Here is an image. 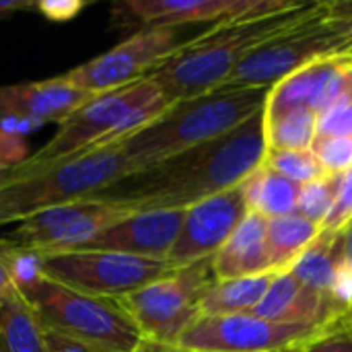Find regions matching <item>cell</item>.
I'll use <instances>...</instances> for the list:
<instances>
[{"instance_id": "obj_5", "label": "cell", "mask_w": 352, "mask_h": 352, "mask_svg": "<svg viewBox=\"0 0 352 352\" xmlns=\"http://www.w3.org/2000/svg\"><path fill=\"white\" fill-rule=\"evenodd\" d=\"M169 105L171 101L148 76L126 87L93 95L60 124L58 132L37 153L29 155L21 165H50L87 151L118 144L155 122Z\"/></svg>"}, {"instance_id": "obj_20", "label": "cell", "mask_w": 352, "mask_h": 352, "mask_svg": "<svg viewBox=\"0 0 352 352\" xmlns=\"http://www.w3.org/2000/svg\"><path fill=\"white\" fill-rule=\"evenodd\" d=\"M346 260L349 256H346L344 229L342 231L320 229V233L309 243V248L299 256V260L287 272H291L293 278L303 287L330 297L334 278Z\"/></svg>"}, {"instance_id": "obj_15", "label": "cell", "mask_w": 352, "mask_h": 352, "mask_svg": "<svg viewBox=\"0 0 352 352\" xmlns=\"http://www.w3.org/2000/svg\"><path fill=\"white\" fill-rule=\"evenodd\" d=\"M186 210L130 212L78 250H105L148 260H165L182 231Z\"/></svg>"}, {"instance_id": "obj_32", "label": "cell", "mask_w": 352, "mask_h": 352, "mask_svg": "<svg viewBox=\"0 0 352 352\" xmlns=\"http://www.w3.org/2000/svg\"><path fill=\"white\" fill-rule=\"evenodd\" d=\"M19 258V250L10 245L4 237H0V301L16 291L14 283V264Z\"/></svg>"}, {"instance_id": "obj_12", "label": "cell", "mask_w": 352, "mask_h": 352, "mask_svg": "<svg viewBox=\"0 0 352 352\" xmlns=\"http://www.w3.org/2000/svg\"><path fill=\"white\" fill-rule=\"evenodd\" d=\"M126 214L130 212L109 202L95 198L78 200L47 208L21 221L4 239L19 252L29 254L78 250Z\"/></svg>"}, {"instance_id": "obj_3", "label": "cell", "mask_w": 352, "mask_h": 352, "mask_svg": "<svg viewBox=\"0 0 352 352\" xmlns=\"http://www.w3.org/2000/svg\"><path fill=\"white\" fill-rule=\"evenodd\" d=\"M268 91L221 87L194 99L173 101L155 122L118 142V146L130 171L151 167L235 130L264 109Z\"/></svg>"}, {"instance_id": "obj_18", "label": "cell", "mask_w": 352, "mask_h": 352, "mask_svg": "<svg viewBox=\"0 0 352 352\" xmlns=\"http://www.w3.org/2000/svg\"><path fill=\"white\" fill-rule=\"evenodd\" d=\"M217 280L274 274L266 243V219L248 212L225 245L212 256Z\"/></svg>"}, {"instance_id": "obj_31", "label": "cell", "mask_w": 352, "mask_h": 352, "mask_svg": "<svg viewBox=\"0 0 352 352\" xmlns=\"http://www.w3.org/2000/svg\"><path fill=\"white\" fill-rule=\"evenodd\" d=\"M85 8H87V2H80V0H39L35 6V10L41 16H45L47 21H54V23L72 21Z\"/></svg>"}, {"instance_id": "obj_16", "label": "cell", "mask_w": 352, "mask_h": 352, "mask_svg": "<svg viewBox=\"0 0 352 352\" xmlns=\"http://www.w3.org/2000/svg\"><path fill=\"white\" fill-rule=\"evenodd\" d=\"M252 314L276 324H295L311 328H330L342 320L352 318L332 301V297L303 287L293 278L291 272L274 274L264 299Z\"/></svg>"}, {"instance_id": "obj_8", "label": "cell", "mask_w": 352, "mask_h": 352, "mask_svg": "<svg viewBox=\"0 0 352 352\" xmlns=\"http://www.w3.org/2000/svg\"><path fill=\"white\" fill-rule=\"evenodd\" d=\"M214 280L212 258H206L171 268L161 278L120 301L132 316L144 340L177 344L179 336L198 320L200 303Z\"/></svg>"}, {"instance_id": "obj_33", "label": "cell", "mask_w": 352, "mask_h": 352, "mask_svg": "<svg viewBox=\"0 0 352 352\" xmlns=\"http://www.w3.org/2000/svg\"><path fill=\"white\" fill-rule=\"evenodd\" d=\"M27 144L23 140V136L16 134H8L0 130V165L6 169L21 165L23 161H27Z\"/></svg>"}, {"instance_id": "obj_17", "label": "cell", "mask_w": 352, "mask_h": 352, "mask_svg": "<svg viewBox=\"0 0 352 352\" xmlns=\"http://www.w3.org/2000/svg\"><path fill=\"white\" fill-rule=\"evenodd\" d=\"M93 95L62 76L0 87V120L23 118L39 124H62Z\"/></svg>"}, {"instance_id": "obj_2", "label": "cell", "mask_w": 352, "mask_h": 352, "mask_svg": "<svg viewBox=\"0 0 352 352\" xmlns=\"http://www.w3.org/2000/svg\"><path fill=\"white\" fill-rule=\"evenodd\" d=\"M320 4L322 2H297L276 14L219 23L182 41L148 72V78L171 103L217 91L227 85L231 72L254 47L303 23Z\"/></svg>"}, {"instance_id": "obj_29", "label": "cell", "mask_w": 352, "mask_h": 352, "mask_svg": "<svg viewBox=\"0 0 352 352\" xmlns=\"http://www.w3.org/2000/svg\"><path fill=\"white\" fill-rule=\"evenodd\" d=\"M299 352H352V318L326 328Z\"/></svg>"}, {"instance_id": "obj_19", "label": "cell", "mask_w": 352, "mask_h": 352, "mask_svg": "<svg viewBox=\"0 0 352 352\" xmlns=\"http://www.w3.org/2000/svg\"><path fill=\"white\" fill-rule=\"evenodd\" d=\"M349 56V54H344ZM344 56H332V58H322L316 60L295 72H291L287 78L270 87L266 105H264V116L272 118L289 109L297 107H309L316 111L318 101L330 82L332 74L338 70L340 62Z\"/></svg>"}, {"instance_id": "obj_1", "label": "cell", "mask_w": 352, "mask_h": 352, "mask_svg": "<svg viewBox=\"0 0 352 352\" xmlns=\"http://www.w3.org/2000/svg\"><path fill=\"white\" fill-rule=\"evenodd\" d=\"M264 155L262 109L235 130L151 167L134 169L91 198L109 202L128 212L186 210L239 186L262 165Z\"/></svg>"}, {"instance_id": "obj_35", "label": "cell", "mask_w": 352, "mask_h": 352, "mask_svg": "<svg viewBox=\"0 0 352 352\" xmlns=\"http://www.w3.org/2000/svg\"><path fill=\"white\" fill-rule=\"evenodd\" d=\"M35 0H0V19H8L16 12L35 10Z\"/></svg>"}, {"instance_id": "obj_28", "label": "cell", "mask_w": 352, "mask_h": 352, "mask_svg": "<svg viewBox=\"0 0 352 352\" xmlns=\"http://www.w3.org/2000/svg\"><path fill=\"white\" fill-rule=\"evenodd\" d=\"M326 173H346L352 169V136H318L311 146Z\"/></svg>"}, {"instance_id": "obj_6", "label": "cell", "mask_w": 352, "mask_h": 352, "mask_svg": "<svg viewBox=\"0 0 352 352\" xmlns=\"http://www.w3.org/2000/svg\"><path fill=\"white\" fill-rule=\"evenodd\" d=\"M43 330L109 352H134L142 336L120 299L89 295L37 276L19 287Z\"/></svg>"}, {"instance_id": "obj_34", "label": "cell", "mask_w": 352, "mask_h": 352, "mask_svg": "<svg viewBox=\"0 0 352 352\" xmlns=\"http://www.w3.org/2000/svg\"><path fill=\"white\" fill-rule=\"evenodd\" d=\"M45 346H47V352H109L99 349V346L68 338L64 334L50 332V330H45Z\"/></svg>"}, {"instance_id": "obj_10", "label": "cell", "mask_w": 352, "mask_h": 352, "mask_svg": "<svg viewBox=\"0 0 352 352\" xmlns=\"http://www.w3.org/2000/svg\"><path fill=\"white\" fill-rule=\"evenodd\" d=\"M326 328L276 324L254 314L198 316L179 336L186 352H295Z\"/></svg>"}, {"instance_id": "obj_25", "label": "cell", "mask_w": 352, "mask_h": 352, "mask_svg": "<svg viewBox=\"0 0 352 352\" xmlns=\"http://www.w3.org/2000/svg\"><path fill=\"white\" fill-rule=\"evenodd\" d=\"M318 136V113L309 107H297L278 116H264L266 151H307Z\"/></svg>"}, {"instance_id": "obj_37", "label": "cell", "mask_w": 352, "mask_h": 352, "mask_svg": "<svg viewBox=\"0 0 352 352\" xmlns=\"http://www.w3.org/2000/svg\"><path fill=\"white\" fill-rule=\"evenodd\" d=\"M330 12H332V16L344 21L352 29V0H346V2H330Z\"/></svg>"}, {"instance_id": "obj_30", "label": "cell", "mask_w": 352, "mask_h": 352, "mask_svg": "<svg viewBox=\"0 0 352 352\" xmlns=\"http://www.w3.org/2000/svg\"><path fill=\"white\" fill-rule=\"evenodd\" d=\"M352 221V169H349L342 175L340 182V190L334 202V208L328 217V221L324 223L322 229H334V231H342Z\"/></svg>"}, {"instance_id": "obj_21", "label": "cell", "mask_w": 352, "mask_h": 352, "mask_svg": "<svg viewBox=\"0 0 352 352\" xmlns=\"http://www.w3.org/2000/svg\"><path fill=\"white\" fill-rule=\"evenodd\" d=\"M239 186L248 212L260 214L266 221L297 212L301 186L276 173L264 163L256 167Z\"/></svg>"}, {"instance_id": "obj_11", "label": "cell", "mask_w": 352, "mask_h": 352, "mask_svg": "<svg viewBox=\"0 0 352 352\" xmlns=\"http://www.w3.org/2000/svg\"><path fill=\"white\" fill-rule=\"evenodd\" d=\"M179 27H142L97 58L60 74L91 95L136 82L165 60L179 43Z\"/></svg>"}, {"instance_id": "obj_36", "label": "cell", "mask_w": 352, "mask_h": 352, "mask_svg": "<svg viewBox=\"0 0 352 352\" xmlns=\"http://www.w3.org/2000/svg\"><path fill=\"white\" fill-rule=\"evenodd\" d=\"M134 352H186L177 344H165V342H155V340H140V344L134 349Z\"/></svg>"}, {"instance_id": "obj_4", "label": "cell", "mask_w": 352, "mask_h": 352, "mask_svg": "<svg viewBox=\"0 0 352 352\" xmlns=\"http://www.w3.org/2000/svg\"><path fill=\"white\" fill-rule=\"evenodd\" d=\"M130 173L118 144L95 148L39 167H10L0 173V227L21 223L47 208L89 200Z\"/></svg>"}, {"instance_id": "obj_13", "label": "cell", "mask_w": 352, "mask_h": 352, "mask_svg": "<svg viewBox=\"0 0 352 352\" xmlns=\"http://www.w3.org/2000/svg\"><path fill=\"white\" fill-rule=\"evenodd\" d=\"M293 0H122L111 6L116 27H179L268 16L291 8Z\"/></svg>"}, {"instance_id": "obj_14", "label": "cell", "mask_w": 352, "mask_h": 352, "mask_svg": "<svg viewBox=\"0 0 352 352\" xmlns=\"http://www.w3.org/2000/svg\"><path fill=\"white\" fill-rule=\"evenodd\" d=\"M245 214L248 206L241 186L186 208L182 231L169 252L167 262L173 268H179L212 258L239 227Z\"/></svg>"}, {"instance_id": "obj_7", "label": "cell", "mask_w": 352, "mask_h": 352, "mask_svg": "<svg viewBox=\"0 0 352 352\" xmlns=\"http://www.w3.org/2000/svg\"><path fill=\"white\" fill-rule=\"evenodd\" d=\"M344 54H352V29L332 16L330 2H322L303 23L254 47L231 72L225 87L270 89L316 60Z\"/></svg>"}, {"instance_id": "obj_27", "label": "cell", "mask_w": 352, "mask_h": 352, "mask_svg": "<svg viewBox=\"0 0 352 352\" xmlns=\"http://www.w3.org/2000/svg\"><path fill=\"white\" fill-rule=\"evenodd\" d=\"M262 163L299 186H305L326 173L311 148H307V151H266Z\"/></svg>"}, {"instance_id": "obj_24", "label": "cell", "mask_w": 352, "mask_h": 352, "mask_svg": "<svg viewBox=\"0 0 352 352\" xmlns=\"http://www.w3.org/2000/svg\"><path fill=\"white\" fill-rule=\"evenodd\" d=\"M274 274L214 280L200 303V316H235L252 314L264 299Z\"/></svg>"}, {"instance_id": "obj_38", "label": "cell", "mask_w": 352, "mask_h": 352, "mask_svg": "<svg viewBox=\"0 0 352 352\" xmlns=\"http://www.w3.org/2000/svg\"><path fill=\"white\" fill-rule=\"evenodd\" d=\"M344 241H346V256L352 262V221L344 227Z\"/></svg>"}, {"instance_id": "obj_26", "label": "cell", "mask_w": 352, "mask_h": 352, "mask_svg": "<svg viewBox=\"0 0 352 352\" xmlns=\"http://www.w3.org/2000/svg\"><path fill=\"white\" fill-rule=\"evenodd\" d=\"M342 175L340 173H324L322 177L301 186L299 200H297V214L305 217L307 221H311L314 225H318L322 229L334 208Z\"/></svg>"}, {"instance_id": "obj_23", "label": "cell", "mask_w": 352, "mask_h": 352, "mask_svg": "<svg viewBox=\"0 0 352 352\" xmlns=\"http://www.w3.org/2000/svg\"><path fill=\"white\" fill-rule=\"evenodd\" d=\"M320 233V227L305 217L293 212L266 221V243L270 252L272 272L280 274L291 270L299 256L309 248V243Z\"/></svg>"}, {"instance_id": "obj_22", "label": "cell", "mask_w": 352, "mask_h": 352, "mask_svg": "<svg viewBox=\"0 0 352 352\" xmlns=\"http://www.w3.org/2000/svg\"><path fill=\"white\" fill-rule=\"evenodd\" d=\"M0 352H47L45 330L19 289L0 301Z\"/></svg>"}, {"instance_id": "obj_39", "label": "cell", "mask_w": 352, "mask_h": 352, "mask_svg": "<svg viewBox=\"0 0 352 352\" xmlns=\"http://www.w3.org/2000/svg\"><path fill=\"white\" fill-rule=\"evenodd\" d=\"M2 171H4V167H2V165H0V173H2Z\"/></svg>"}, {"instance_id": "obj_9", "label": "cell", "mask_w": 352, "mask_h": 352, "mask_svg": "<svg viewBox=\"0 0 352 352\" xmlns=\"http://www.w3.org/2000/svg\"><path fill=\"white\" fill-rule=\"evenodd\" d=\"M37 256L41 276L89 295L111 299H124L173 268L165 260L105 250H66Z\"/></svg>"}]
</instances>
